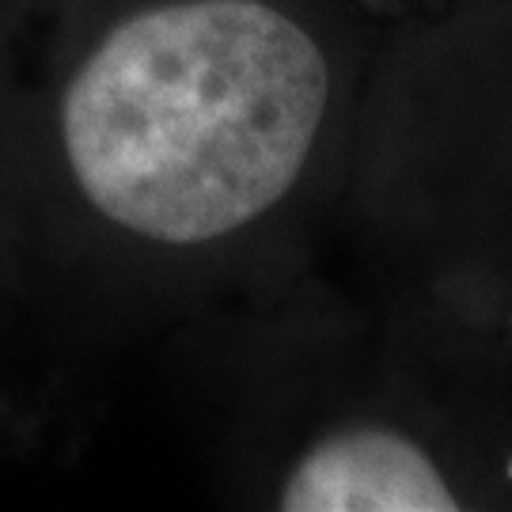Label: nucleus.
Listing matches in <instances>:
<instances>
[{"mask_svg": "<svg viewBox=\"0 0 512 512\" xmlns=\"http://www.w3.org/2000/svg\"><path fill=\"white\" fill-rule=\"evenodd\" d=\"M285 512H448L456 482L418 437L380 421L338 425L285 467L274 490Z\"/></svg>", "mask_w": 512, "mask_h": 512, "instance_id": "nucleus-2", "label": "nucleus"}, {"mask_svg": "<svg viewBox=\"0 0 512 512\" xmlns=\"http://www.w3.org/2000/svg\"><path fill=\"white\" fill-rule=\"evenodd\" d=\"M330 107L334 61L285 0H31L0 126V327L236 255Z\"/></svg>", "mask_w": 512, "mask_h": 512, "instance_id": "nucleus-1", "label": "nucleus"}]
</instances>
